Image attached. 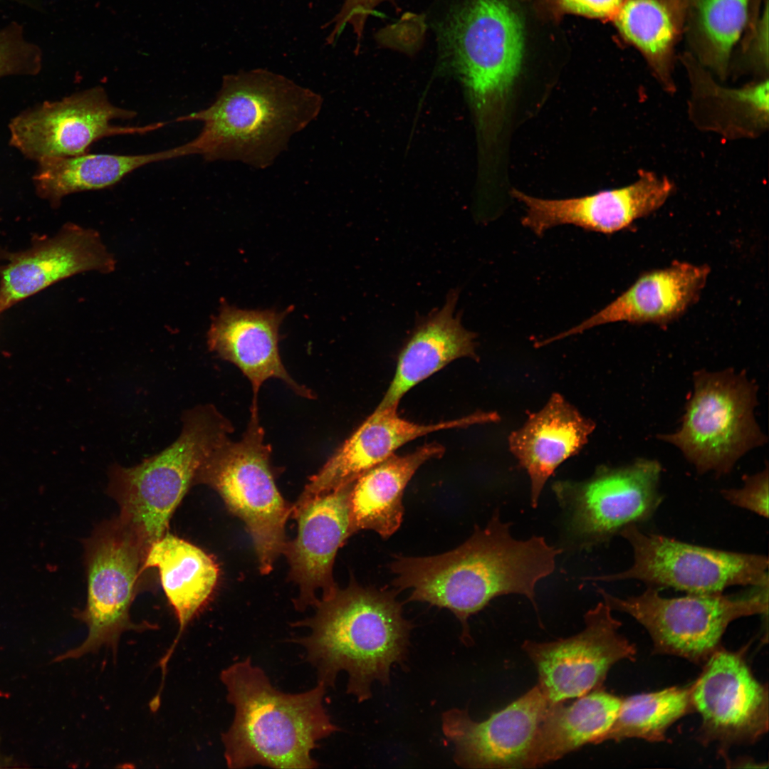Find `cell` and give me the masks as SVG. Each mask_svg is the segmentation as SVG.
Here are the masks:
<instances>
[{
    "mask_svg": "<svg viewBox=\"0 0 769 769\" xmlns=\"http://www.w3.org/2000/svg\"><path fill=\"white\" fill-rule=\"evenodd\" d=\"M511 524L497 510L483 528L456 549L430 557H400L390 565L394 585L410 589L409 601L427 602L451 610L462 627L461 639L470 644L468 619L494 598L517 594L526 597L536 612L535 587L551 575L563 552L543 536L514 538Z\"/></svg>",
    "mask_w": 769,
    "mask_h": 769,
    "instance_id": "1",
    "label": "cell"
},
{
    "mask_svg": "<svg viewBox=\"0 0 769 769\" xmlns=\"http://www.w3.org/2000/svg\"><path fill=\"white\" fill-rule=\"evenodd\" d=\"M322 105L318 93L256 68L224 75L211 104L176 121L203 123L199 135L187 142L192 155L263 169L318 117Z\"/></svg>",
    "mask_w": 769,
    "mask_h": 769,
    "instance_id": "2",
    "label": "cell"
},
{
    "mask_svg": "<svg viewBox=\"0 0 769 769\" xmlns=\"http://www.w3.org/2000/svg\"><path fill=\"white\" fill-rule=\"evenodd\" d=\"M315 606V615L300 622L309 634L296 641L318 682L332 686L340 672H346L347 692L359 701L369 699L372 684H387L391 666L407 655L412 626L401 605L392 592L352 581Z\"/></svg>",
    "mask_w": 769,
    "mask_h": 769,
    "instance_id": "3",
    "label": "cell"
},
{
    "mask_svg": "<svg viewBox=\"0 0 769 769\" xmlns=\"http://www.w3.org/2000/svg\"><path fill=\"white\" fill-rule=\"evenodd\" d=\"M220 678L234 708L233 721L221 736L229 768L318 767L312 750L338 730L324 706L323 683L303 693L282 692L249 657L224 669Z\"/></svg>",
    "mask_w": 769,
    "mask_h": 769,
    "instance_id": "4",
    "label": "cell"
},
{
    "mask_svg": "<svg viewBox=\"0 0 769 769\" xmlns=\"http://www.w3.org/2000/svg\"><path fill=\"white\" fill-rule=\"evenodd\" d=\"M438 34L442 64L461 82L478 134L491 142L523 61L521 19L507 0H465Z\"/></svg>",
    "mask_w": 769,
    "mask_h": 769,
    "instance_id": "5",
    "label": "cell"
},
{
    "mask_svg": "<svg viewBox=\"0 0 769 769\" xmlns=\"http://www.w3.org/2000/svg\"><path fill=\"white\" fill-rule=\"evenodd\" d=\"M177 439L140 464L109 469L108 493L120 507V521L147 552L162 538L175 509L196 484L202 466L229 438L231 423L212 404L182 412Z\"/></svg>",
    "mask_w": 769,
    "mask_h": 769,
    "instance_id": "6",
    "label": "cell"
},
{
    "mask_svg": "<svg viewBox=\"0 0 769 769\" xmlns=\"http://www.w3.org/2000/svg\"><path fill=\"white\" fill-rule=\"evenodd\" d=\"M271 449L264 440L258 407L239 441L219 444L200 468L196 484L215 490L234 514L246 524L258 557L259 569L269 573L287 541L285 526L292 513L281 495L271 462Z\"/></svg>",
    "mask_w": 769,
    "mask_h": 769,
    "instance_id": "7",
    "label": "cell"
},
{
    "mask_svg": "<svg viewBox=\"0 0 769 769\" xmlns=\"http://www.w3.org/2000/svg\"><path fill=\"white\" fill-rule=\"evenodd\" d=\"M694 384L681 426L659 437L676 446L698 473L725 475L746 452L766 441L753 414L757 387L729 369L697 371Z\"/></svg>",
    "mask_w": 769,
    "mask_h": 769,
    "instance_id": "8",
    "label": "cell"
},
{
    "mask_svg": "<svg viewBox=\"0 0 769 769\" xmlns=\"http://www.w3.org/2000/svg\"><path fill=\"white\" fill-rule=\"evenodd\" d=\"M768 586L753 587L735 595L686 594L666 597L647 587L636 596L620 598L597 587L612 610L625 612L649 632L655 654L675 655L703 664L721 646L731 622L755 614L767 616Z\"/></svg>",
    "mask_w": 769,
    "mask_h": 769,
    "instance_id": "9",
    "label": "cell"
},
{
    "mask_svg": "<svg viewBox=\"0 0 769 769\" xmlns=\"http://www.w3.org/2000/svg\"><path fill=\"white\" fill-rule=\"evenodd\" d=\"M661 473L658 461L639 459L624 466H600L584 481H555L552 489L562 510L565 546L590 550L627 526L649 520L663 501Z\"/></svg>",
    "mask_w": 769,
    "mask_h": 769,
    "instance_id": "10",
    "label": "cell"
},
{
    "mask_svg": "<svg viewBox=\"0 0 769 769\" xmlns=\"http://www.w3.org/2000/svg\"><path fill=\"white\" fill-rule=\"evenodd\" d=\"M619 535L632 548V566L615 574L585 577L584 580H636L647 587H670L686 594L723 593L735 585H769L765 555L693 545L644 533L637 525L627 526Z\"/></svg>",
    "mask_w": 769,
    "mask_h": 769,
    "instance_id": "11",
    "label": "cell"
},
{
    "mask_svg": "<svg viewBox=\"0 0 769 769\" xmlns=\"http://www.w3.org/2000/svg\"><path fill=\"white\" fill-rule=\"evenodd\" d=\"M88 593L85 608L76 616L88 627L85 641L60 659H75L102 647L116 656L122 634L157 626L135 623L130 610L145 571L146 550L118 518L100 525L85 545Z\"/></svg>",
    "mask_w": 769,
    "mask_h": 769,
    "instance_id": "12",
    "label": "cell"
},
{
    "mask_svg": "<svg viewBox=\"0 0 769 769\" xmlns=\"http://www.w3.org/2000/svg\"><path fill=\"white\" fill-rule=\"evenodd\" d=\"M136 115L113 105L104 88L95 86L18 115L9 124L10 142L26 157L38 162L47 157L81 155L103 138L144 135L166 124L120 126L112 122Z\"/></svg>",
    "mask_w": 769,
    "mask_h": 769,
    "instance_id": "13",
    "label": "cell"
},
{
    "mask_svg": "<svg viewBox=\"0 0 769 769\" xmlns=\"http://www.w3.org/2000/svg\"><path fill=\"white\" fill-rule=\"evenodd\" d=\"M584 620V629L572 637L546 642L525 640L522 645L550 704L602 688L614 664L635 659V645L619 633L622 623L604 602L588 610Z\"/></svg>",
    "mask_w": 769,
    "mask_h": 769,
    "instance_id": "14",
    "label": "cell"
},
{
    "mask_svg": "<svg viewBox=\"0 0 769 769\" xmlns=\"http://www.w3.org/2000/svg\"><path fill=\"white\" fill-rule=\"evenodd\" d=\"M694 711L701 717L699 741L724 747L750 744L768 731L767 684L753 676L742 651L722 647L703 664L690 684Z\"/></svg>",
    "mask_w": 769,
    "mask_h": 769,
    "instance_id": "15",
    "label": "cell"
},
{
    "mask_svg": "<svg viewBox=\"0 0 769 769\" xmlns=\"http://www.w3.org/2000/svg\"><path fill=\"white\" fill-rule=\"evenodd\" d=\"M550 702L538 684L483 721L466 710L443 713L442 731L457 765L468 768H529L534 739Z\"/></svg>",
    "mask_w": 769,
    "mask_h": 769,
    "instance_id": "16",
    "label": "cell"
},
{
    "mask_svg": "<svg viewBox=\"0 0 769 769\" xmlns=\"http://www.w3.org/2000/svg\"><path fill=\"white\" fill-rule=\"evenodd\" d=\"M673 189L674 184L666 177L641 171L629 185L580 197L545 199L516 189L511 194L525 206L521 224L537 236L565 224L611 234L658 209Z\"/></svg>",
    "mask_w": 769,
    "mask_h": 769,
    "instance_id": "17",
    "label": "cell"
},
{
    "mask_svg": "<svg viewBox=\"0 0 769 769\" xmlns=\"http://www.w3.org/2000/svg\"><path fill=\"white\" fill-rule=\"evenodd\" d=\"M0 267V313L54 283L78 273H109L116 261L98 232L66 224L51 237L33 239L31 247L4 252Z\"/></svg>",
    "mask_w": 769,
    "mask_h": 769,
    "instance_id": "18",
    "label": "cell"
},
{
    "mask_svg": "<svg viewBox=\"0 0 769 769\" xmlns=\"http://www.w3.org/2000/svg\"><path fill=\"white\" fill-rule=\"evenodd\" d=\"M397 407L376 408L314 474L297 502H303L354 482L365 472L391 456L404 444L448 429L495 422L496 412H478L454 420L419 424L401 418Z\"/></svg>",
    "mask_w": 769,
    "mask_h": 769,
    "instance_id": "19",
    "label": "cell"
},
{
    "mask_svg": "<svg viewBox=\"0 0 769 769\" xmlns=\"http://www.w3.org/2000/svg\"><path fill=\"white\" fill-rule=\"evenodd\" d=\"M353 482L293 506L298 520L295 539L284 550L291 577L300 587L297 605H315L318 589L323 597L338 587L333 578V565L338 550L352 535L350 529V497Z\"/></svg>",
    "mask_w": 769,
    "mask_h": 769,
    "instance_id": "20",
    "label": "cell"
},
{
    "mask_svg": "<svg viewBox=\"0 0 769 769\" xmlns=\"http://www.w3.org/2000/svg\"><path fill=\"white\" fill-rule=\"evenodd\" d=\"M286 315L272 309H240L223 302L208 330L209 349L236 365L249 380L253 407H258L259 389L271 378L282 380L303 397H314L310 389L291 377L281 361L279 328Z\"/></svg>",
    "mask_w": 769,
    "mask_h": 769,
    "instance_id": "21",
    "label": "cell"
},
{
    "mask_svg": "<svg viewBox=\"0 0 769 769\" xmlns=\"http://www.w3.org/2000/svg\"><path fill=\"white\" fill-rule=\"evenodd\" d=\"M709 272L706 265L675 262L667 268L646 273L600 311L565 332L538 342V346L607 323L671 321L695 301Z\"/></svg>",
    "mask_w": 769,
    "mask_h": 769,
    "instance_id": "22",
    "label": "cell"
},
{
    "mask_svg": "<svg viewBox=\"0 0 769 769\" xmlns=\"http://www.w3.org/2000/svg\"><path fill=\"white\" fill-rule=\"evenodd\" d=\"M595 428L592 420L554 393L542 409L529 414L523 426L511 434L509 449L529 476L533 508L556 469L582 449Z\"/></svg>",
    "mask_w": 769,
    "mask_h": 769,
    "instance_id": "23",
    "label": "cell"
},
{
    "mask_svg": "<svg viewBox=\"0 0 769 769\" xmlns=\"http://www.w3.org/2000/svg\"><path fill=\"white\" fill-rule=\"evenodd\" d=\"M458 296L451 291L441 308L418 320L377 409L397 407L407 391L456 359H478L476 335L463 326L461 313H455Z\"/></svg>",
    "mask_w": 769,
    "mask_h": 769,
    "instance_id": "24",
    "label": "cell"
},
{
    "mask_svg": "<svg viewBox=\"0 0 769 769\" xmlns=\"http://www.w3.org/2000/svg\"><path fill=\"white\" fill-rule=\"evenodd\" d=\"M158 570L160 582L179 622L177 635L159 661L162 681L183 632L211 595L218 578L217 565L202 549L166 533L149 548L143 568Z\"/></svg>",
    "mask_w": 769,
    "mask_h": 769,
    "instance_id": "25",
    "label": "cell"
},
{
    "mask_svg": "<svg viewBox=\"0 0 769 769\" xmlns=\"http://www.w3.org/2000/svg\"><path fill=\"white\" fill-rule=\"evenodd\" d=\"M444 451L441 444H425L404 456L392 454L359 476L350 497L352 533L372 530L384 538L394 533L402 521V496L408 482L421 465Z\"/></svg>",
    "mask_w": 769,
    "mask_h": 769,
    "instance_id": "26",
    "label": "cell"
},
{
    "mask_svg": "<svg viewBox=\"0 0 769 769\" xmlns=\"http://www.w3.org/2000/svg\"><path fill=\"white\" fill-rule=\"evenodd\" d=\"M690 120L699 129L728 139L753 138L768 127V80L739 88L717 84L696 65L689 63Z\"/></svg>",
    "mask_w": 769,
    "mask_h": 769,
    "instance_id": "27",
    "label": "cell"
},
{
    "mask_svg": "<svg viewBox=\"0 0 769 769\" xmlns=\"http://www.w3.org/2000/svg\"><path fill=\"white\" fill-rule=\"evenodd\" d=\"M569 704L552 703L533 741L529 768L543 766L587 743L598 744L612 727L622 698L602 688Z\"/></svg>",
    "mask_w": 769,
    "mask_h": 769,
    "instance_id": "28",
    "label": "cell"
},
{
    "mask_svg": "<svg viewBox=\"0 0 769 769\" xmlns=\"http://www.w3.org/2000/svg\"><path fill=\"white\" fill-rule=\"evenodd\" d=\"M189 155L185 144L140 155L88 154L39 160L33 183L38 195L53 206L70 194L110 187L146 164Z\"/></svg>",
    "mask_w": 769,
    "mask_h": 769,
    "instance_id": "29",
    "label": "cell"
},
{
    "mask_svg": "<svg viewBox=\"0 0 769 769\" xmlns=\"http://www.w3.org/2000/svg\"><path fill=\"white\" fill-rule=\"evenodd\" d=\"M686 0H624L615 15L622 36L644 56L666 92H675L672 54L684 23Z\"/></svg>",
    "mask_w": 769,
    "mask_h": 769,
    "instance_id": "30",
    "label": "cell"
},
{
    "mask_svg": "<svg viewBox=\"0 0 769 769\" xmlns=\"http://www.w3.org/2000/svg\"><path fill=\"white\" fill-rule=\"evenodd\" d=\"M694 711L690 685L622 698L618 714L600 743L632 738L663 741L673 723Z\"/></svg>",
    "mask_w": 769,
    "mask_h": 769,
    "instance_id": "31",
    "label": "cell"
},
{
    "mask_svg": "<svg viewBox=\"0 0 769 769\" xmlns=\"http://www.w3.org/2000/svg\"><path fill=\"white\" fill-rule=\"evenodd\" d=\"M749 0H696L701 58L721 78L733 48L746 26Z\"/></svg>",
    "mask_w": 769,
    "mask_h": 769,
    "instance_id": "32",
    "label": "cell"
},
{
    "mask_svg": "<svg viewBox=\"0 0 769 769\" xmlns=\"http://www.w3.org/2000/svg\"><path fill=\"white\" fill-rule=\"evenodd\" d=\"M42 63L41 47L27 38L21 24L11 22L0 28V78L35 75Z\"/></svg>",
    "mask_w": 769,
    "mask_h": 769,
    "instance_id": "33",
    "label": "cell"
},
{
    "mask_svg": "<svg viewBox=\"0 0 769 769\" xmlns=\"http://www.w3.org/2000/svg\"><path fill=\"white\" fill-rule=\"evenodd\" d=\"M743 486L738 488L723 489V498L733 506L758 516L768 518V468L753 475H746Z\"/></svg>",
    "mask_w": 769,
    "mask_h": 769,
    "instance_id": "34",
    "label": "cell"
},
{
    "mask_svg": "<svg viewBox=\"0 0 769 769\" xmlns=\"http://www.w3.org/2000/svg\"><path fill=\"white\" fill-rule=\"evenodd\" d=\"M384 1L387 0H345L338 14L331 21L333 28L327 38L328 43H332L347 26L352 28L360 41L367 19L376 6Z\"/></svg>",
    "mask_w": 769,
    "mask_h": 769,
    "instance_id": "35",
    "label": "cell"
},
{
    "mask_svg": "<svg viewBox=\"0 0 769 769\" xmlns=\"http://www.w3.org/2000/svg\"><path fill=\"white\" fill-rule=\"evenodd\" d=\"M624 0H551L559 11L592 18L614 17Z\"/></svg>",
    "mask_w": 769,
    "mask_h": 769,
    "instance_id": "36",
    "label": "cell"
},
{
    "mask_svg": "<svg viewBox=\"0 0 769 769\" xmlns=\"http://www.w3.org/2000/svg\"><path fill=\"white\" fill-rule=\"evenodd\" d=\"M0 1H9L16 2L20 4H23L31 8H37L41 6L42 0H0Z\"/></svg>",
    "mask_w": 769,
    "mask_h": 769,
    "instance_id": "37",
    "label": "cell"
},
{
    "mask_svg": "<svg viewBox=\"0 0 769 769\" xmlns=\"http://www.w3.org/2000/svg\"><path fill=\"white\" fill-rule=\"evenodd\" d=\"M0 314H1V313H0Z\"/></svg>",
    "mask_w": 769,
    "mask_h": 769,
    "instance_id": "38",
    "label": "cell"
}]
</instances>
